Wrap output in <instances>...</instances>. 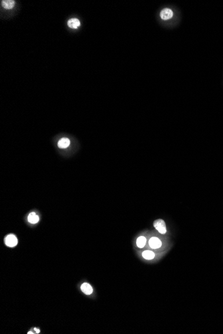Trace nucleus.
I'll list each match as a JSON object with an SVG mask.
<instances>
[{
	"instance_id": "8",
	"label": "nucleus",
	"mask_w": 223,
	"mask_h": 334,
	"mask_svg": "<svg viewBox=\"0 0 223 334\" xmlns=\"http://www.w3.org/2000/svg\"><path fill=\"white\" fill-rule=\"evenodd\" d=\"M16 2L13 0H4L2 1V6L4 9L6 10H11L15 6Z\"/></svg>"
},
{
	"instance_id": "2",
	"label": "nucleus",
	"mask_w": 223,
	"mask_h": 334,
	"mask_svg": "<svg viewBox=\"0 0 223 334\" xmlns=\"http://www.w3.org/2000/svg\"><path fill=\"white\" fill-rule=\"evenodd\" d=\"M5 244L7 246L10 247V248L15 247L17 244V237L14 235H12V234L8 235L5 239Z\"/></svg>"
},
{
	"instance_id": "7",
	"label": "nucleus",
	"mask_w": 223,
	"mask_h": 334,
	"mask_svg": "<svg viewBox=\"0 0 223 334\" xmlns=\"http://www.w3.org/2000/svg\"><path fill=\"white\" fill-rule=\"evenodd\" d=\"M81 290L83 293H84L86 295H90L93 292L92 288L88 283H84L81 285Z\"/></svg>"
},
{
	"instance_id": "12",
	"label": "nucleus",
	"mask_w": 223,
	"mask_h": 334,
	"mask_svg": "<svg viewBox=\"0 0 223 334\" xmlns=\"http://www.w3.org/2000/svg\"><path fill=\"white\" fill-rule=\"evenodd\" d=\"M35 331H36V333H40V329H37V328H35Z\"/></svg>"
},
{
	"instance_id": "9",
	"label": "nucleus",
	"mask_w": 223,
	"mask_h": 334,
	"mask_svg": "<svg viewBox=\"0 0 223 334\" xmlns=\"http://www.w3.org/2000/svg\"><path fill=\"white\" fill-rule=\"evenodd\" d=\"M39 219H40L39 216L35 213V212H32V213H30L28 218V222L30 223H32V224L37 223L39 222Z\"/></svg>"
},
{
	"instance_id": "11",
	"label": "nucleus",
	"mask_w": 223,
	"mask_h": 334,
	"mask_svg": "<svg viewBox=\"0 0 223 334\" xmlns=\"http://www.w3.org/2000/svg\"><path fill=\"white\" fill-rule=\"evenodd\" d=\"M146 237L144 236L139 237L136 240V245L140 248H144L146 245Z\"/></svg>"
},
{
	"instance_id": "3",
	"label": "nucleus",
	"mask_w": 223,
	"mask_h": 334,
	"mask_svg": "<svg viewBox=\"0 0 223 334\" xmlns=\"http://www.w3.org/2000/svg\"><path fill=\"white\" fill-rule=\"evenodd\" d=\"M160 15L161 18L163 20H168L172 17L173 12L171 10H170V9L165 8L161 11Z\"/></svg>"
},
{
	"instance_id": "5",
	"label": "nucleus",
	"mask_w": 223,
	"mask_h": 334,
	"mask_svg": "<svg viewBox=\"0 0 223 334\" xmlns=\"http://www.w3.org/2000/svg\"><path fill=\"white\" fill-rule=\"evenodd\" d=\"M69 144H70V140L67 137H63L59 140L58 143V146L59 148L65 149L69 147Z\"/></svg>"
},
{
	"instance_id": "6",
	"label": "nucleus",
	"mask_w": 223,
	"mask_h": 334,
	"mask_svg": "<svg viewBox=\"0 0 223 334\" xmlns=\"http://www.w3.org/2000/svg\"><path fill=\"white\" fill-rule=\"evenodd\" d=\"M68 25L69 28L72 29H77L80 26V21L77 18H72L68 21Z\"/></svg>"
},
{
	"instance_id": "10",
	"label": "nucleus",
	"mask_w": 223,
	"mask_h": 334,
	"mask_svg": "<svg viewBox=\"0 0 223 334\" xmlns=\"http://www.w3.org/2000/svg\"><path fill=\"white\" fill-rule=\"evenodd\" d=\"M142 256L144 259H154V257H155V254L153 252V251H149V250H146V251H143L142 253Z\"/></svg>"
},
{
	"instance_id": "4",
	"label": "nucleus",
	"mask_w": 223,
	"mask_h": 334,
	"mask_svg": "<svg viewBox=\"0 0 223 334\" xmlns=\"http://www.w3.org/2000/svg\"><path fill=\"white\" fill-rule=\"evenodd\" d=\"M149 245L152 249H158L162 245V242L158 237H153L149 240Z\"/></svg>"
},
{
	"instance_id": "1",
	"label": "nucleus",
	"mask_w": 223,
	"mask_h": 334,
	"mask_svg": "<svg viewBox=\"0 0 223 334\" xmlns=\"http://www.w3.org/2000/svg\"><path fill=\"white\" fill-rule=\"evenodd\" d=\"M154 226L156 228V229L159 233L162 234H164L167 232V228H166V224L164 221L163 219H157L156 220L154 223Z\"/></svg>"
}]
</instances>
